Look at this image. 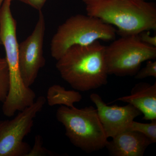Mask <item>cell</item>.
<instances>
[{
  "instance_id": "e0dca14e",
  "label": "cell",
  "mask_w": 156,
  "mask_h": 156,
  "mask_svg": "<svg viewBox=\"0 0 156 156\" xmlns=\"http://www.w3.org/2000/svg\"><path fill=\"white\" fill-rule=\"evenodd\" d=\"M140 40L144 44L156 48V36L151 35L149 31H144L138 35Z\"/></svg>"
},
{
  "instance_id": "9a60e30c",
  "label": "cell",
  "mask_w": 156,
  "mask_h": 156,
  "mask_svg": "<svg viewBox=\"0 0 156 156\" xmlns=\"http://www.w3.org/2000/svg\"><path fill=\"white\" fill-rule=\"evenodd\" d=\"M42 137L40 135H37L35 137L34 144L31 149L27 156H54V153L48 150L43 147Z\"/></svg>"
},
{
  "instance_id": "ba28073f",
  "label": "cell",
  "mask_w": 156,
  "mask_h": 156,
  "mask_svg": "<svg viewBox=\"0 0 156 156\" xmlns=\"http://www.w3.org/2000/svg\"><path fill=\"white\" fill-rule=\"evenodd\" d=\"M39 11L38 20L32 33L18 47L20 71L22 80L27 87H30L34 83L46 62L43 51L45 19L42 11Z\"/></svg>"
},
{
  "instance_id": "5bb4252c",
  "label": "cell",
  "mask_w": 156,
  "mask_h": 156,
  "mask_svg": "<svg viewBox=\"0 0 156 156\" xmlns=\"http://www.w3.org/2000/svg\"><path fill=\"white\" fill-rule=\"evenodd\" d=\"M10 88L9 67L5 58L0 57V101L5 100Z\"/></svg>"
},
{
  "instance_id": "9c48e42d",
  "label": "cell",
  "mask_w": 156,
  "mask_h": 156,
  "mask_svg": "<svg viewBox=\"0 0 156 156\" xmlns=\"http://www.w3.org/2000/svg\"><path fill=\"white\" fill-rule=\"evenodd\" d=\"M90 98L96 107L98 118L108 138L127 131L134 119L141 115L139 110L130 104L123 106H109L96 93L91 94Z\"/></svg>"
},
{
  "instance_id": "d6986e66",
  "label": "cell",
  "mask_w": 156,
  "mask_h": 156,
  "mask_svg": "<svg viewBox=\"0 0 156 156\" xmlns=\"http://www.w3.org/2000/svg\"><path fill=\"white\" fill-rule=\"evenodd\" d=\"M4 1H5V0H0V9H1V7H2L3 2H4Z\"/></svg>"
},
{
  "instance_id": "5b68a950",
  "label": "cell",
  "mask_w": 156,
  "mask_h": 156,
  "mask_svg": "<svg viewBox=\"0 0 156 156\" xmlns=\"http://www.w3.org/2000/svg\"><path fill=\"white\" fill-rule=\"evenodd\" d=\"M56 118L64 126L66 135L75 146L87 153L106 146L108 137L93 106L79 109L61 105L56 111Z\"/></svg>"
},
{
  "instance_id": "2e32d148",
  "label": "cell",
  "mask_w": 156,
  "mask_h": 156,
  "mask_svg": "<svg viewBox=\"0 0 156 156\" xmlns=\"http://www.w3.org/2000/svg\"><path fill=\"white\" fill-rule=\"evenodd\" d=\"M146 65L142 69H140L135 75V79L142 80L149 77L156 78V61L148 60Z\"/></svg>"
},
{
  "instance_id": "277c9868",
  "label": "cell",
  "mask_w": 156,
  "mask_h": 156,
  "mask_svg": "<svg viewBox=\"0 0 156 156\" xmlns=\"http://www.w3.org/2000/svg\"><path fill=\"white\" fill-rule=\"evenodd\" d=\"M116 30L112 26L89 15L78 14L59 26L51 44V56L56 60L70 48L87 45L96 41H113Z\"/></svg>"
},
{
  "instance_id": "ffe728a7",
  "label": "cell",
  "mask_w": 156,
  "mask_h": 156,
  "mask_svg": "<svg viewBox=\"0 0 156 156\" xmlns=\"http://www.w3.org/2000/svg\"><path fill=\"white\" fill-rule=\"evenodd\" d=\"M0 45H2V42H1V40H0Z\"/></svg>"
},
{
  "instance_id": "30bf717a",
  "label": "cell",
  "mask_w": 156,
  "mask_h": 156,
  "mask_svg": "<svg viewBox=\"0 0 156 156\" xmlns=\"http://www.w3.org/2000/svg\"><path fill=\"white\" fill-rule=\"evenodd\" d=\"M152 144L147 136L136 131H126L117 134L105 147L112 156H142Z\"/></svg>"
},
{
  "instance_id": "8992f818",
  "label": "cell",
  "mask_w": 156,
  "mask_h": 156,
  "mask_svg": "<svg viewBox=\"0 0 156 156\" xmlns=\"http://www.w3.org/2000/svg\"><path fill=\"white\" fill-rule=\"evenodd\" d=\"M108 75L135 76L144 62L156 58V48L141 41L138 35L121 37L105 46Z\"/></svg>"
},
{
  "instance_id": "3957f363",
  "label": "cell",
  "mask_w": 156,
  "mask_h": 156,
  "mask_svg": "<svg viewBox=\"0 0 156 156\" xmlns=\"http://www.w3.org/2000/svg\"><path fill=\"white\" fill-rule=\"evenodd\" d=\"M12 1L5 0L0 9V40L5 51L10 77L9 92L2 109L4 115L8 117L32 105L36 96L30 87H26L20 75L17 21L11 13Z\"/></svg>"
},
{
  "instance_id": "8fae6325",
  "label": "cell",
  "mask_w": 156,
  "mask_h": 156,
  "mask_svg": "<svg viewBox=\"0 0 156 156\" xmlns=\"http://www.w3.org/2000/svg\"><path fill=\"white\" fill-rule=\"evenodd\" d=\"M117 100L130 104L144 115L143 119L156 120V82L153 85L146 83L136 84L130 95Z\"/></svg>"
},
{
  "instance_id": "6da1fadb",
  "label": "cell",
  "mask_w": 156,
  "mask_h": 156,
  "mask_svg": "<svg viewBox=\"0 0 156 156\" xmlns=\"http://www.w3.org/2000/svg\"><path fill=\"white\" fill-rule=\"evenodd\" d=\"M105 48L96 41L69 48L56 60V68L62 78L73 89L82 92L106 85L108 74Z\"/></svg>"
},
{
  "instance_id": "52a82bcc",
  "label": "cell",
  "mask_w": 156,
  "mask_h": 156,
  "mask_svg": "<svg viewBox=\"0 0 156 156\" xmlns=\"http://www.w3.org/2000/svg\"><path fill=\"white\" fill-rule=\"evenodd\" d=\"M46 101L40 96L14 119L0 121V156H27L31 148L23 139L31 131L34 119Z\"/></svg>"
},
{
  "instance_id": "4fadbf2b",
  "label": "cell",
  "mask_w": 156,
  "mask_h": 156,
  "mask_svg": "<svg viewBox=\"0 0 156 156\" xmlns=\"http://www.w3.org/2000/svg\"><path fill=\"white\" fill-rule=\"evenodd\" d=\"M127 131H136L147 137L152 143L156 142V120L150 123H142L134 121Z\"/></svg>"
},
{
  "instance_id": "7c38bea8",
  "label": "cell",
  "mask_w": 156,
  "mask_h": 156,
  "mask_svg": "<svg viewBox=\"0 0 156 156\" xmlns=\"http://www.w3.org/2000/svg\"><path fill=\"white\" fill-rule=\"evenodd\" d=\"M82 99V96L80 92L74 90H66L58 85H53L49 88L46 98L49 106L60 105L69 108L74 107V104L80 102Z\"/></svg>"
},
{
  "instance_id": "7a4b0ae2",
  "label": "cell",
  "mask_w": 156,
  "mask_h": 156,
  "mask_svg": "<svg viewBox=\"0 0 156 156\" xmlns=\"http://www.w3.org/2000/svg\"><path fill=\"white\" fill-rule=\"evenodd\" d=\"M87 15L117 27L121 37L156 30V8L145 0H83Z\"/></svg>"
},
{
  "instance_id": "ac0fdd59",
  "label": "cell",
  "mask_w": 156,
  "mask_h": 156,
  "mask_svg": "<svg viewBox=\"0 0 156 156\" xmlns=\"http://www.w3.org/2000/svg\"><path fill=\"white\" fill-rule=\"evenodd\" d=\"M17 1L25 3L38 11H41L47 0H17Z\"/></svg>"
}]
</instances>
